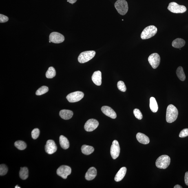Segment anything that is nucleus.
<instances>
[{"instance_id": "f257e3e1", "label": "nucleus", "mask_w": 188, "mask_h": 188, "mask_svg": "<svg viewBox=\"0 0 188 188\" xmlns=\"http://www.w3.org/2000/svg\"><path fill=\"white\" fill-rule=\"evenodd\" d=\"M178 114L177 109L172 104L168 106L166 112V121L169 123L174 122L177 119Z\"/></svg>"}, {"instance_id": "f03ea898", "label": "nucleus", "mask_w": 188, "mask_h": 188, "mask_svg": "<svg viewBox=\"0 0 188 188\" xmlns=\"http://www.w3.org/2000/svg\"><path fill=\"white\" fill-rule=\"evenodd\" d=\"M157 28L154 25H150L144 29L141 34L142 39H148L153 37L157 32Z\"/></svg>"}, {"instance_id": "7ed1b4c3", "label": "nucleus", "mask_w": 188, "mask_h": 188, "mask_svg": "<svg viewBox=\"0 0 188 188\" xmlns=\"http://www.w3.org/2000/svg\"><path fill=\"white\" fill-rule=\"evenodd\" d=\"M170 163V158L167 155H162L157 159L156 164L157 167L161 169H165Z\"/></svg>"}, {"instance_id": "20e7f679", "label": "nucleus", "mask_w": 188, "mask_h": 188, "mask_svg": "<svg viewBox=\"0 0 188 188\" xmlns=\"http://www.w3.org/2000/svg\"><path fill=\"white\" fill-rule=\"evenodd\" d=\"M115 8L120 15H125L128 11V6L125 0H118L115 4Z\"/></svg>"}, {"instance_id": "39448f33", "label": "nucleus", "mask_w": 188, "mask_h": 188, "mask_svg": "<svg viewBox=\"0 0 188 188\" xmlns=\"http://www.w3.org/2000/svg\"><path fill=\"white\" fill-rule=\"evenodd\" d=\"M96 53L94 51H86L82 52L78 56V61L81 63H87L94 58Z\"/></svg>"}, {"instance_id": "423d86ee", "label": "nucleus", "mask_w": 188, "mask_h": 188, "mask_svg": "<svg viewBox=\"0 0 188 188\" xmlns=\"http://www.w3.org/2000/svg\"><path fill=\"white\" fill-rule=\"evenodd\" d=\"M168 9L170 11L175 13H182L187 10L185 6L180 5L175 2L169 3Z\"/></svg>"}, {"instance_id": "0eeeda50", "label": "nucleus", "mask_w": 188, "mask_h": 188, "mask_svg": "<svg viewBox=\"0 0 188 188\" xmlns=\"http://www.w3.org/2000/svg\"><path fill=\"white\" fill-rule=\"evenodd\" d=\"M84 96V94L83 92L77 91L68 94L66 99L70 103H75L81 100Z\"/></svg>"}, {"instance_id": "6e6552de", "label": "nucleus", "mask_w": 188, "mask_h": 188, "mask_svg": "<svg viewBox=\"0 0 188 188\" xmlns=\"http://www.w3.org/2000/svg\"><path fill=\"white\" fill-rule=\"evenodd\" d=\"M72 172V169L71 168L67 165H61L57 170L56 173L57 174L61 177L62 178L66 179L67 176L70 175Z\"/></svg>"}, {"instance_id": "1a4fd4ad", "label": "nucleus", "mask_w": 188, "mask_h": 188, "mask_svg": "<svg viewBox=\"0 0 188 188\" xmlns=\"http://www.w3.org/2000/svg\"><path fill=\"white\" fill-rule=\"evenodd\" d=\"M148 61L149 64L153 69H156L159 65L160 63V57L158 54L154 53L149 56Z\"/></svg>"}, {"instance_id": "9d476101", "label": "nucleus", "mask_w": 188, "mask_h": 188, "mask_svg": "<svg viewBox=\"0 0 188 188\" xmlns=\"http://www.w3.org/2000/svg\"><path fill=\"white\" fill-rule=\"evenodd\" d=\"M120 149L118 142L116 140H114L112 143L111 148V154L113 159H115L119 156Z\"/></svg>"}, {"instance_id": "9b49d317", "label": "nucleus", "mask_w": 188, "mask_h": 188, "mask_svg": "<svg viewBox=\"0 0 188 188\" xmlns=\"http://www.w3.org/2000/svg\"><path fill=\"white\" fill-rule=\"evenodd\" d=\"M49 39L52 43L59 44L64 41L65 37L63 35L59 32H54L50 34Z\"/></svg>"}, {"instance_id": "f8f14e48", "label": "nucleus", "mask_w": 188, "mask_h": 188, "mask_svg": "<svg viewBox=\"0 0 188 188\" xmlns=\"http://www.w3.org/2000/svg\"><path fill=\"white\" fill-rule=\"evenodd\" d=\"M99 125L98 120L94 119H89L85 123L84 129L87 132H91L97 128Z\"/></svg>"}, {"instance_id": "ddd939ff", "label": "nucleus", "mask_w": 188, "mask_h": 188, "mask_svg": "<svg viewBox=\"0 0 188 188\" xmlns=\"http://www.w3.org/2000/svg\"><path fill=\"white\" fill-rule=\"evenodd\" d=\"M57 149V146L54 140H47L45 146V151L47 154H54Z\"/></svg>"}, {"instance_id": "4468645a", "label": "nucleus", "mask_w": 188, "mask_h": 188, "mask_svg": "<svg viewBox=\"0 0 188 188\" xmlns=\"http://www.w3.org/2000/svg\"><path fill=\"white\" fill-rule=\"evenodd\" d=\"M101 110L102 112L106 115L113 119H115L116 118L117 115L116 113L110 107L108 106H104L102 107Z\"/></svg>"}, {"instance_id": "2eb2a0df", "label": "nucleus", "mask_w": 188, "mask_h": 188, "mask_svg": "<svg viewBox=\"0 0 188 188\" xmlns=\"http://www.w3.org/2000/svg\"><path fill=\"white\" fill-rule=\"evenodd\" d=\"M96 175L97 171L95 168L94 167H91L86 173L85 178L87 180H92L96 177Z\"/></svg>"}, {"instance_id": "dca6fc26", "label": "nucleus", "mask_w": 188, "mask_h": 188, "mask_svg": "<svg viewBox=\"0 0 188 188\" xmlns=\"http://www.w3.org/2000/svg\"><path fill=\"white\" fill-rule=\"evenodd\" d=\"M92 81L96 85L100 86L102 82L101 73L100 71H96L92 76Z\"/></svg>"}, {"instance_id": "f3484780", "label": "nucleus", "mask_w": 188, "mask_h": 188, "mask_svg": "<svg viewBox=\"0 0 188 188\" xmlns=\"http://www.w3.org/2000/svg\"><path fill=\"white\" fill-rule=\"evenodd\" d=\"M59 115L60 117L65 120L70 119L73 115V113L72 111L63 109L60 111Z\"/></svg>"}, {"instance_id": "a211bd4d", "label": "nucleus", "mask_w": 188, "mask_h": 188, "mask_svg": "<svg viewBox=\"0 0 188 188\" xmlns=\"http://www.w3.org/2000/svg\"><path fill=\"white\" fill-rule=\"evenodd\" d=\"M136 138L140 143L145 145L148 144L150 142L148 137L141 133H137L136 135Z\"/></svg>"}, {"instance_id": "6ab92c4d", "label": "nucleus", "mask_w": 188, "mask_h": 188, "mask_svg": "<svg viewBox=\"0 0 188 188\" xmlns=\"http://www.w3.org/2000/svg\"><path fill=\"white\" fill-rule=\"evenodd\" d=\"M126 172V168L123 167L121 168L115 176V180L117 182H118L123 180Z\"/></svg>"}, {"instance_id": "aec40b11", "label": "nucleus", "mask_w": 188, "mask_h": 188, "mask_svg": "<svg viewBox=\"0 0 188 188\" xmlns=\"http://www.w3.org/2000/svg\"><path fill=\"white\" fill-rule=\"evenodd\" d=\"M185 44V42L183 39L178 38L173 41L172 45L173 47L177 49H180L183 47Z\"/></svg>"}, {"instance_id": "412c9836", "label": "nucleus", "mask_w": 188, "mask_h": 188, "mask_svg": "<svg viewBox=\"0 0 188 188\" xmlns=\"http://www.w3.org/2000/svg\"><path fill=\"white\" fill-rule=\"evenodd\" d=\"M59 142L60 146L63 149H66L69 147V142L67 138L63 136H60Z\"/></svg>"}, {"instance_id": "4be33fe9", "label": "nucleus", "mask_w": 188, "mask_h": 188, "mask_svg": "<svg viewBox=\"0 0 188 188\" xmlns=\"http://www.w3.org/2000/svg\"><path fill=\"white\" fill-rule=\"evenodd\" d=\"M82 152L86 155H90L94 151V148L91 146L83 145L81 147Z\"/></svg>"}, {"instance_id": "5701e85b", "label": "nucleus", "mask_w": 188, "mask_h": 188, "mask_svg": "<svg viewBox=\"0 0 188 188\" xmlns=\"http://www.w3.org/2000/svg\"><path fill=\"white\" fill-rule=\"evenodd\" d=\"M150 106L151 110L153 113L157 112L158 106L156 99L154 97H151L150 99Z\"/></svg>"}, {"instance_id": "b1692460", "label": "nucleus", "mask_w": 188, "mask_h": 188, "mask_svg": "<svg viewBox=\"0 0 188 188\" xmlns=\"http://www.w3.org/2000/svg\"><path fill=\"white\" fill-rule=\"evenodd\" d=\"M28 170L27 168L21 167V169L19 172L20 177L23 180L27 179L28 177Z\"/></svg>"}, {"instance_id": "393cba45", "label": "nucleus", "mask_w": 188, "mask_h": 188, "mask_svg": "<svg viewBox=\"0 0 188 188\" xmlns=\"http://www.w3.org/2000/svg\"><path fill=\"white\" fill-rule=\"evenodd\" d=\"M177 75L181 81H185L186 76L184 72L183 69L181 66L178 67L176 70Z\"/></svg>"}, {"instance_id": "a878e982", "label": "nucleus", "mask_w": 188, "mask_h": 188, "mask_svg": "<svg viewBox=\"0 0 188 188\" xmlns=\"http://www.w3.org/2000/svg\"><path fill=\"white\" fill-rule=\"evenodd\" d=\"M56 75L55 69L52 67H50L49 68L46 73V76L48 78H52L54 77Z\"/></svg>"}, {"instance_id": "bb28decb", "label": "nucleus", "mask_w": 188, "mask_h": 188, "mask_svg": "<svg viewBox=\"0 0 188 188\" xmlns=\"http://www.w3.org/2000/svg\"><path fill=\"white\" fill-rule=\"evenodd\" d=\"M14 145L16 148L20 150H24L26 148L27 145L26 143L23 141L18 140L14 143Z\"/></svg>"}, {"instance_id": "cd10ccee", "label": "nucleus", "mask_w": 188, "mask_h": 188, "mask_svg": "<svg viewBox=\"0 0 188 188\" xmlns=\"http://www.w3.org/2000/svg\"><path fill=\"white\" fill-rule=\"evenodd\" d=\"M49 91V88L48 87L43 86L40 87L38 90L36 91V94L37 96H41L45 94Z\"/></svg>"}, {"instance_id": "c85d7f7f", "label": "nucleus", "mask_w": 188, "mask_h": 188, "mask_svg": "<svg viewBox=\"0 0 188 188\" xmlns=\"http://www.w3.org/2000/svg\"><path fill=\"white\" fill-rule=\"evenodd\" d=\"M117 87L118 90L122 92H125L127 90L126 87L123 81H118L117 84Z\"/></svg>"}, {"instance_id": "c756f323", "label": "nucleus", "mask_w": 188, "mask_h": 188, "mask_svg": "<svg viewBox=\"0 0 188 188\" xmlns=\"http://www.w3.org/2000/svg\"><path fill=\"white\" fill-rule=\"evenodd\" d=\"M8 168L6 165L1 164L0 165V175L1 176L6 175L8 172Z\"/></svg>"}, {"instance_id": "7c9ffc66", "label": "nucleus", "mask_w": 188, "mask_h": 188, "mask_svg": "<svg viewBox=\"0 0 188 188\" xmlns=\"http://www.w3.org/2000/svg\"><path fill=\"white\" fill-rule=\"evenodd\" d=\"M134 114L135 117L138 119L141 120L143 118V115L139 109H135L134 110Z\"/></svg>"}, {"instance_id": "2f4dec72", "label": "nucleus", "mask_w": 188, "mask_h": 188, "mask_svg": "<svg viewBox=\"0 0 188 188\" xmlns=\"http://www.w3.org/2000/svg\"><path fill=\"white\" fill-rule=\"evenodd\" d=\"M40 131L38 128H35L33 130L32 132V137L34 139H36L39 136Z\"/></svg>"}, {"instance_id": "473e14b6", "label": "nucleus", "mask_w": 188, "mask_h": 188, "mask_svg": "<svg viewBox=\"0 0 188 188\" xmlns=\"http://www.w3.org/2000/svg\"><path fill=\"white\" fill-rule=\"evenodd\" d=\"M187 136H188V129H184L181 131L179 134L180 137L184 138Z\"/></svg>"}, {"instance_id": "72a5a7b5", "label": "nucleus", "mask_w": 188, "mask_h": 188, "mask_svg": "<svg viewBox=\"0 0 188 188\" xmlns=\"http://www.w3.org/2000/svg\"><path fill=\"white\" fill-rule=\"evenodd\" d=\"M8 20V16L4 15L3 14H0V23H5L7 22Z\"/></svg>"}, {"instance_id": "f704fd0d", "label": "nucleus", "mask_w": 188, "mask_h": 188, "mask_svg": "<svg viewBox=\"0 0 188 188\" xmlns=\"http://www.w3.org/2000/svg\"><path fill=\"white\" fill-rule=\"evenodd\" d=\"M185 183L188 186V172H186L185 176Z\"/></svg>"}, {"instance_id": "c9c22d12", "label": "nucleus", "mask_w": 188, "mask_h": 188, "mask_svg": "<svg viewBox=\"0 0 188 188\" xmlns=\"http://www.w3.org/2000/svg\"><path fill=\"white\" fill-rule=\"evenodd\" d=\"M77 1V0H68L67 2H68L69 3L73 4L75 3Z\"/></svg>"}, {"instance_id": "e433bc0d", "label": "nucleus", "mask_w": 188, "mask_h": 188, "mask_svg": "<svg viewBox=\"0 0 188 188\" xmlns=\"http://www.w3.org/2000/svg\"><path fill=\"white\" fill-rule=\"evenodd\" d=\"M174 188H182V187H181V186L179 185H177L176 186H175L174 187Z\"/></svg>"}, {"instance_id": "4c0bfd02", "label": "nucleus", "mask_w": 188, "mask_h": 188, "mask_svg": "<svg viewBox=\"0 0 188 188\" xmlns=\"http://www.w3.org/2000/svg\"><path fill=\"white\" fill-rule=\"evenodd\" d=\"M20 187L18 185H16L15 187V188H20Z\"/></svg>"}, {"instance_id": "58836bf2", "label": "nucleus", "mask_w": 188, "mask_h": 188, "mask_svg": "<svg viewBox=\"0 0 188 188\" xmlns=\"http://www.w3.org/2000/svg\"><path fill=\"white\" fill-rule=\"evenodd\" d=\"M49 42L51 43V41H49Z\"/></svg>"}]
</instances>
